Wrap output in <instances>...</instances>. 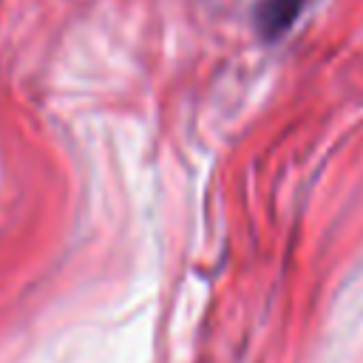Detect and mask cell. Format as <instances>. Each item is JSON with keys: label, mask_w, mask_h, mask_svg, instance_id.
<instances>
[{"label": "cell", "mask_w": 363, "mask_h": 363, "mask_svg": "<svg viewBox=\"0 0 363 363\" xmlns=\"http://www.w3.org/2000/svg\"><path fill=\"white\" fill-rule=\"evenodd\" d=\"M306 0H261L258 3V31L269 40L281 37L301 14Z\"/></svg>", "instance_id": "6da1fadb"}]
</instances>
